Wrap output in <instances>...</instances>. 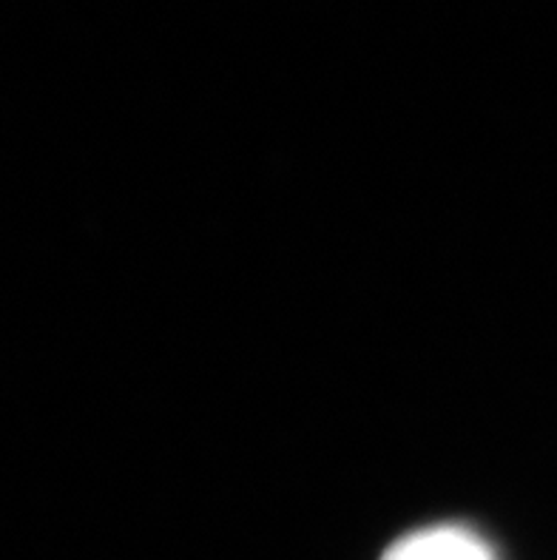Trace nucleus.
Returning a JSON list of instances; mask_svg holds the SVG:
<instances>
[{
    "instance_id": "nucleus-1",
    "label": "nucleus",
    "mask_w": 557,
    "mask_h": 560,
    "mask_svg": "<svg viewBox=\"0 0 557 560\" xmlns=\"http://www.w3.org/2000/svg\"><path fill=\"white\" fill-rule=\"evenodd\" d=\"M381 560H498V555L475 529L438 524L395 540Z\"/></svg>"
}]
</instances>
